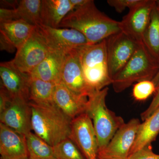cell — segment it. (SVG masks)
<instances>
[{"instance_id":"27","label":"cell","mask_w":159,"mask_h":159,"mask_svg":"<svg viewBox=\"0 0 159 159\" xmlns=\"http://www.w3.org/2000/svg\"><path fill=\"white\" fill-rule=\"evenodd\" d=\"M141 0H108L107 3L115 10L121 13L126 8L130 9L140 2Z\"/></svg>"},{"instance_id":"2","label":"cell","mask_w":159,"mask_h":159,"mask_svg":"<svg viewBox=\"0 0 159 159\" xmlns=\"http://www.w3.org/2000/svg\"><path fill=\"white\" fill-rule=\"evenodd\" d=\"M29 102L32 130L36 135L52 147L69 138L72 120L55 104L39 105Z\"/></svg>"},{"instance_id":"21","label":"cell","mask_w":159,"mask_h":159,"mask_svg":"<svg viewBox=\"0 0 159 159\" xmlns=\"http://www.w3.org/2000/svg\"><path fill=\"white\" fill-rule=\"evenodd\" d=\"M56 84L47 82L30 76L29 101L39 105L54 104V94Z\"/></svg>"},{"instance_id":"4","label":"cell","mask_w":159,"mask_h":159,"mask_svg":"<svg viewBox=\"0 0 159 159\" xmlns=\"http://www.w3.org/2000/svg\"><path fill=\"white\" fill-rule=\"evenodd\" d=\"M78 51L84 77L93 92L112 84L107 65L106 39L95 44L84 46Z\"/></svg>"},{"instance_id":"1","label":"cell","mask_w":159,"mask_h":159,"mask_svg":"<svg viewBox=\"0 0 159 159\" xmlns=\"http://www.w3.org/2000/svg\"><path fill=\"white\" fill-rule=\"evenodd\" d=\"M58 28L79 31L84 35L89 45L98 43L121 31L120 21L112 19L99 11L92 0L70 12Z\"/></svg>"},{"instance_id":"35","label":"cell","mask_w":159,"mask_h":159,"mask_svg":"<svg viewBox=\"0 0 159 159\" xmlns=\"http://www.w3.org/2000/svg\"><path fill=\"white\" fill-rule=\"evenodd\" d=\"M19 159H29V157L23 158Z\"/></svg>"},{"instance_id":"25","label":"cell","mask_w":159,"mask_h":159,"mask_svg":"<svg viewBox=\"0 0 159 159\" xmlns=\"http://www.w3.org/2000/svg\"><path fill=\"white\" fill-rule=\"evenodd\" d=\"M57 159H86L77 145L70 139L60 142L53 147Z\"/></svg>"},{"instance_id":"17","label":"cell","mask_w":159,"mask_h":159,"mask_svg":"<svg viewBox=\"0 0 159 159\" xmlns=\"http://www.w3.org/2000/svg\"><path fill=\"white\" fill-rule=\"evenodd\" d=\"M1 159H19L28 157L25 136L0 123Z\"/></svg>"},{"instance_id":"34","label":"cell","mask_w":159,"mask_h":159,"mask_svg":"<svg viewBox=\"0 0 159 159\" xmlns=\"http://www.w3.org/2000/svg\"><path fill=\"white\" fill-rule=\"evenodd\" d=\"M97 159H114V158H100L98 157L97 158Z\"/></svg>"},{"instance_id":"36","label":"cell","mask_w":159,"mask_h":159,"mask_svg":"<svg viewBox=\"0 0 159 159\" xmlns=\"http://www.w3.org/2000/svg\"></svg>"},{"instance_id":"18","label":"cell","mask_w":159,"mask_h":159,"mask_svg":"<svg viewBox=\"0 0 159 159\" xmlns=\"http://www.w3.org/2000/svg\"><path fill=\"white\" fill-rule=\"evenodd\" d=\"M74 9L70 0H42L41 25L58 28L63 20Z\"/></svg>"},{"instance_id":"20","label":"cell","mask_w":159,"mask_h":159,"mask_svg":"<svg viewBox=\"0 0 159 159\" xmlns=\"http://www.w3.org/2000/svg\"><path fill=\"white\" fill-rule=\"evenodd\" d=\"M159 134V107L150 117L140 124L129 156L147 145H151Z\"/></svg>"},{"instance_id":"11","label":"cell","mask_w":159,"mask_h":159,"mask_svg":"<svg viewBox=\"0 0 159 159\" xmlns=\"http://www.w3.org/2000/svg\"><path fill=\"white\" fill-rule=\"evenodd\" d=\"M155 2V0H141L129 9L128 14L120 21L121 31L138 42H142Z\"/></svg>"},{"instance_id":"6","label":"cell","mask_w":159,"mask_h":159,"mask_svg":"<svg viewBox=\"0 0 159 159\" xmlns=\"http://www.w3.org/2000/svg\"><path fill=\"white\" fill-rule=\"evenodd\" d=\"M140 43L122 31L107 39V65L112 80L132 57Z\"/></svg>"},{"instance_id":"9","label":"cell","mask_w":159,"mask_h":159,"mask_svg":"<svg viewBox=\"0 0 159 159\" xmlns=\"http://www.w3.org/2000/svg\"><path fill=\"white\" fill-rule=\"evenodd\" d=\"M69 139L77 145L86 159H97L99 147L93 124L87 114L72 119Z\"/></svg>"},{"instance_id":"16","label":"cell","mask_w":159,"mask_h":159,"mask_svg":"<svg viewBox=\"0 0 159 159\" xmlns=\"http://www.w3.org/2000/svg\"><path fill=\"white\" fill-rule=\"evenodd\" d=\"M88 99V97L74 93L61 83L56 84L54 94V104L71 120L86 113Z\"/></svg>"},{"instance_id":"33","label":"cell","mask_w":159,"mask_h":159,"mask_svg":"<svg viewBox=\"0 0 159 159\" xmlns=\"http://www.w3.org/2000/svg\"><path fill=\"white\" fill-rule=\"evenodd\" d=\"M152 82L154 83L156 87L157 90L159 88V69L157 73L155 75L154 77L152 80Z\"/></svg>"},{"instance_id":"7","label":"cell","mask_w":159,"mask_h":159,"mask_svg":"<svg viewBox=\"0 0 159 159\" xmlns=\"http://www.w3.org/2000/svg\"><path fill=\"white\" fill-rule=\"evenodd\" d=\"M51 51L36 27L11 61L20 71L29 75Z\"/></svg>"},{"instance_id":"30","label":"cell","mask_w":159,"mask_h":159,"mask_svg":"<svg viewBox=\"0 0 159 159\" xmlns=\"http://www.w3.org/2000/svg\"><path fill=\"white\" fill-rule=\"evenodd\" d=\"M12 99L8 91L1 84L0 90V114L4 111L10 105Z\"/></svg>"},{"instance_id":"22","label":"cell","mask_w":159,"mask_h":159,"mask_svg":"<svg viewBox=\"0 0 159 159\" xmlns=\"http://www.w3.org/2000/svg\"><path fill=\"white\" fill-rule=\"evenodd\" d=\"M142 42L151 55L159 64V1H156Z\"/></svg>"},{"instance_id":"8","label":"cell","mask_w":159,"mask_h":159,"mask_svg":"<svg viewBox=\"0 0 159 159\" xmlns=\"http://www.w3.org/2000/svg\"><path fill=\"white\" fill-rule=\"evenodd\" d=\"M37 27L40 34L52 51L66 54L74 49L89 45L84 35L75 29L51 28L43 25Z\"/></svg>"},{"instance_id":"19","label":"cell","mask_w":159,"mask_h":159,"mask_svg":"<svg viewBox=\"0 0 159 159\" xmlns=\"http://www.w3.org/2000/svg\"><path fill=\"white\" fill-rule=\"evenodd\" d=\"M65 54L51 51L29 75L47 82L59 83Z\"/></svg>"},{"instance_id":"5","label":"cell","mask_w":159,"mask_h":159,"mask_svg":"<svg viewBox=\"0 0 159 159\" xmlns=\"http://www.w3.org/2000/svg\"><path fill=\"white\" fill-rule=\"evenodd\" d=\"M159 69V64L151 55L143 42L128 62L114 77L112 84L116 93L123 92L135 82L152 80Z\"/></svg>"},{"instance_id":"26","label":"cell","mask_w":159,"mask_h":159,"mask_svg":"<svg viewBox=\"0 0 159 159\" xmlns=\"http://www.w3.org/2000/svg\"><path fill=\"white\" fill-rule=\"evenodd\" d=\"M156 91V87L152 80H143L134 85L133 97L137 101H145Z\"/></svg>"},{"instance_id":"15","label":"cell","mask_w":159,"mask_h":159,"mask_svg":"<svg viewBox=\"0 0 159 159\" xmlns=\"http://www.w3.org/2000/svg\"><path fill=\"white\" fill-rule=\"evenodd\" d=\"M1 84L12 99L20 98L29 101L30 75L21 72L11 61L0 64Z\"/></svg>"},{"instance_id":"14","label":"cell","mask_w":159,"mask_h":159,"mask_svg":"<svg viewBox=\"0 0 159 159\" xmlns=\"http://www.w3.org/2000/svg\"><path fill=\"white\" fill-rule=\"evenodd\" d=\"M36 27L22 20L0 23L1 51L13 52L17 50L29 39Z\"/></svg>"},{"instance_id":"12","label":"cell","mask_w":159,"mask_h":159,"mask_svg":"<svg viewBox=\"0 0 159 159\" xmlns=\"http://www.w3.org/2000/svg\"><path fill=\"white\" fill-rule=\"evenodd\" d=\"M78 50L74 49L65 54L60 82L74 93L89 98L95 92L89 87L85 82Z\"/></svg>"},{"instance_id":"31","label":"cell","mask_w":159,"mask_h":159,"mask_svg":"<svg viewBox=\"0 0 159 159\" xmlns=\"http://www.w3.org/2000/svg\"><path fill=\"white\" fill-rule=\"evenodd\" d=\"M16 20L15 9H0V23Z\"/></svg>"},{"instance_id":"23","label":"cell","mask_w":159,"mask_h":159,"mask_svg":"<svg viewBox=\"0 0 159 159\" xmlns=\"http://www.w3.org/2000/svg\"><path fill=\"white\" fill-rule=\"evenodd\" d=\"M42 0H21L16 9V20H22L33 25H41Z\"/></svg>"},{"instance_id":"32","label":"cell","mask_w":159,"mask_h":159,"mask_svg":"<svg viewBox=\"0 0 159 159\" xmlns=\"http://www.w3.org/2000/svg\"><path fill=\"white\" fill-rule=\"evenodd\" d=\"M70 1L75 9L84 6L89 2V0H70Z\"/></svg>"},{"instance_id":"3","label":"cell","mask_w":159,"mask_h":159,"mask_svg":"<svg viewBox=\"0 0 159 159\" xmlns=\"http://www.w3.org/2000/svg\"><path fill=\"white\" fill-rule=\"evenodd\" d=\"M108 90V88H105L90 96L86 112L93 121L99 152L106 148L117 131L125 124L122 117L107 107L106 99Z\"/></svg>"},{"instance_id":"24","label":"cell","mask_w":159,"mask_h":159,"mask_svg":"<svg viewBox=\"0 0 159 159\" xmlns=\"http://www.w3.org/2000/svg\"><path fill=\"white\" fill-rule=\"evenodd\" d=\"M29 159H56L54 148L38 136L30 132L25 136Z\"/></svg>"},{"instance_id":"28","label":"cell","mask_w":159,"mask_h":159,"mask_svg":"<svg viewBox=\"0 0 159 159\" xmlns=\"http://www.w3.org/2000/svg\"><path fill=\"white\" fill-rule=\"evenodd\" d=\"M128 159H159V155L154 153L152 145H149L130 155Z\"/></svg>"},{"instance_id":"10","label":"cell","mask_w":159,"mask_h":159,"mask_svg":"<svg viewBox=\"0 0 159 159\" xmlns=\"http://www.w3.org/2000/svg\"><path fill=\"white\" fill-rule=\"evenodd\" d=\"M141 123L138 119H132L125 123L117 131L106 148L98 152L97 158L128 159Z\"/></svg>"},{"instance_id":"29","label":"cell","mask_w":159,"mask_h":159,"mask_svg":"<svg viewBox=\"0 0 159 159\" xmlns=\"http://www.w3.org/2000/svg\"><path fill=\"white\" fill-rule=\"evenodd\" d=\"M159 107V88L157 90L154 97L148 108L141 114V116L142 121L148 119Z\"/></svg>"},{"instance_id":"13","label":"cell","mask_w":159,"mask_h":159,"mask_svg":"<svg viewBox=\"0 0 159 159\" xmlns=\"http://www.w3.org/2000/svg\"><path fill=\"white\" fill-rule=\"evenodd\" d=\"M31 117L29 101L14 98L6 110L0 114V120L1 123L25 136L32 130Z\"/></svg>"}]
</instances>
